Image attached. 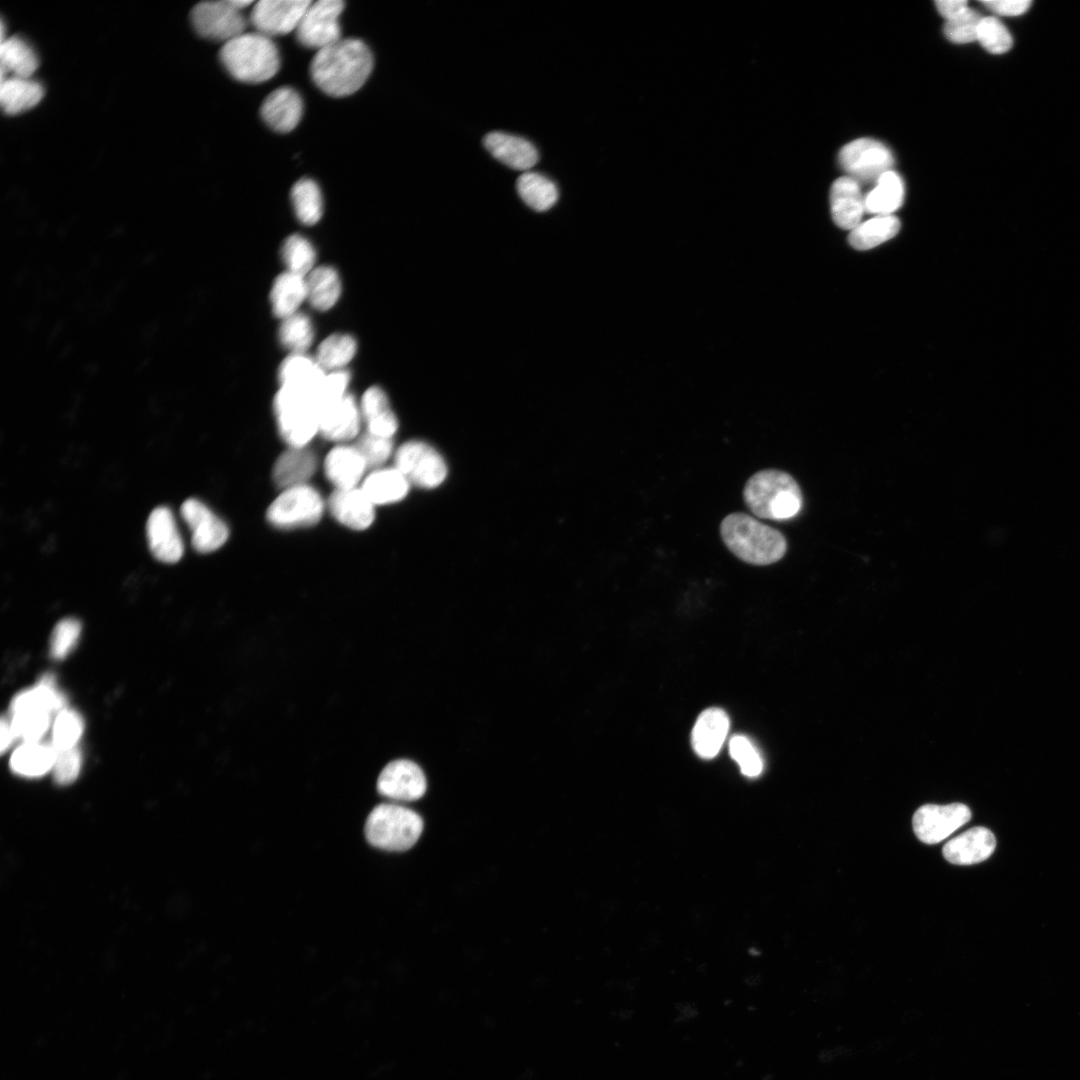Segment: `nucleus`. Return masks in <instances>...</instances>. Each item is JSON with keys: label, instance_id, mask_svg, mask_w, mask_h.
<instances>
[{"label": "nucleus", "instance_id": "1", "mask_svg": "<svg viewBox=\"0 0 1080 1080\" xmlns=\"http://www.w3.org/2000/svg\"><path fill=\"white\" fill-rule=\"evenodd\" d=\"M373 63V55L362 40L345 38L318 50L311 61L310 73L324 93L344 97L363 86Z\"/></svg>", "mask_w": 1080, "mask_h": 1080}, {"label": "nucleus", "instance_id": "2", "mask_svg": "<svg viewBox=\"0 0 1080 1080\" xmlns=\"http://www.w3.org/2000/svg\"><path fill=\"white\" fill-rule=\"evenodd\" d=\"M720 534L737 558L752 565L775 563L787 550V541L779 530L743 512L728 514L720 524Z\"/></svg>", "mask_w": 1080, "mask_h": 1080}, {"label": "nucleus", "instance_id": "3", "mask_svg": "<svg viewBox=\"0 0 1080 1080\" xmlns=\"http://www.w3.org/2000/svg\"><path fill=\"white\" fill-rule=\"evenodd\" d=\"M743 499L755 516L777 521L795 517L803 505L797 481L778 469L754 473L744 486Z\"/></svg>", "mask_w": 1080, "mask_h": 1080}, {"label": "nucleus", "instance_id": "4", "mask_svg": "<svg viewBox=\"0 0 1080 1080\" xmlns=\"http://www.w3.org/2000/svg\"><path fill=\"white\" fill-rule=\"evenodd\" d=\"M219 57L229 74L245 83L267 81L280 67L276 44L258 32H245L224 43Z\"/></svg>", "mask_w": 1080, "mask_h": 1080}, {"label": "nucleus", "instance_id": "5", "mask_svg": "<svg viewBox=\"0 0 1080 1080\" xmlns=\"http://www.w3.org/2000/svg\"><path fill=\"white\" fill-rule=\"evenodd\" d=\"M423 827V820L415 811L395 803H382L369 813L364 833L372 846L402 852L414 846Z\"/></svg>", "mask_w": 1080, "mask_h": 1080}, {"label": "nucleus", "instance_id": "6", "mask_svg": "<svg viewBox=\"0 0 1080 1080\" xmlns=\"http://www.w3.org/2000/svg\"><path fill=\"white\" fill-rule=\"evenodd\" d=\"M273 407L279 433L290 447H305L319 432L320 407L313 394L281 387Z\"/></svg>", "mask_w": 1080, "mask_h": 1080}, {"label": "nucleus", "instance_id": "7", "mask_svg": "<svg viewBox=\"0 0 1080 1080\" xmlns=\"http://www.w3.org/2000/svg\"><path fill=\"white\" fill-rule=\"evenodd\" d=\"M324 511L319 492L307 484L284 489L266 512L269 523L277 528L291 529L316 524Z\"/></svg>", "mask_w": 1080, "mask_h": 1080}, {"label": "nucleus", "instance_id": "8", "mask_svg": "<svg viewBox=\"0 0 1080 1080\" xmlns=\"http://www.w3.org/2000/svg\"><path fill=\"white\" fill-rule=\"evenodd\" d=\"M839 163L850 178L859 182L877 181L891 170L894 158L887 146L871 139L849 142L839 152Z\"/></svg>", "mask_w": 1080, "mask_h": 1080}, {"label": "nucleus", "instance_id": "9", "mask_svg": "<svg viewBox=\"0 0 1080 1080\" xmlns=\"http://www.w3.org/2000/svg\"><path fill=\"white\" fill-rule=\"evenodd\" d=\"M395 467L410 484L421 488L437 487L447 475L442 456L422 441H409L401 445L395 453Z\"/></svg>", "mask_w": 1080, "mask_h": 1080}, {"label": "nucleus", "instance_id": "10", "mask_svg": "<svg viewBox=\"0 0 1080 1080\" xmlns=\"http://www.w3.org/2000/svg\"><path fill=\"white\" fill-rule=\"evenodd\" d=\"M343 9L341 0L311 2L295 30L298 41L318 51L340 40L339 17Z\"/></svg>", "mask_w": 1080, "mask_h": 1080}, {"label": "nucleus", "instance_id": "11", "mask_svg": "<svg viewBox=\"0 0 1080 1080\" xmlns=\"http://www.w3.org/2000/svg\"><path fill=\"white\" fill-rule=\"evenodd\" d=\"M193 26L202 37L224 43L245 33L247 20L232 0L205 1L191 13Z\"/></svg>", "mask_w": 1080, "mask_h": 1080}, {"label": "nucleus", "instance_id": "12", "mask_svg": "<svg viewBox=\"0 0 1080 1080\" xmlns=\"http://www.w3.org/2000/svg\"><path fill=\"white\" fill-rule=\"evenodd\" d=\"M971 819V811L962 803L926 804L913 816L917 838L927 844L941 842Z\"/></svg>", "mask_w": 1080, "mask_h": 1080}, {"label": "nucleus", "instance_id": "13", "mask_svg": "<svg viewBox=\"0 0 1080 1080\" xmlns=\"http://www.w3.org/2000/svg\"><path fill=\"white\" fill-rule=\"evenodd\" d=\"M427 781L421 767L412 760L389 762L377 778L378 792L394 801H415L426 792Z\"/></svg>", "mask_w": 1080, "mask_h": 1080}, {"label": "nucleus", "instance_id": "14", "mask_svg": "<svg viewBox=\"0 0 1080 1080\" xmlns=\"http://www.w3.org/2000/svg\"><path fill=\"white\" fill-rule=\"evenodd\" d=\"M180 513L192 532L191 542L196 551L213 552L227 541V525L201 501L187 499L181 505Z\"/></svg>", "mask_w": 1080, "mask_h": 1080}, {"label": "nucleus", "instance_id": "15", "mask_svg": "<svg viewBox=\"0 0 1080 1080\" xmlns=\"http://www.w3.org/2000/svg\"><path fill=\"white\" fill-rule=\"evenodd\" d=\"M312 1L261 0L255 3L250 22L256 32L268 37L296 30L299 21Z\"/></svg>", "mask_w": 1080, "mask_h": 1080}, {"label": "nucleus", "instance_id": "16", "mask_svg": "<svg viewBox=\"0 0 1080 1080\" xmlns=\"http://www.w3.org/2000/svg\"><path fill=\"white\" fill-rule=\"evenodd\" d=\"M361 418L360 406L346 393L320 407L318 433L331 441L351 440L359 433Z\"/></svg>", "mask_w": 1080, "mask_h": 1080}, {"label": "nucleus", "instance_id": "17", "mask_svg": "<svg viewBox=\"0 0 1080 1080\" xmlns=\"http://www.w3.org/2000/svg\"><path fill=\"white\" fill-rule=\"evenodd\" d=\"M148 545L152 555L165 563H176L183 555V542L171 510L155 508L146 523Z\"/></svg>", "mask_w": 1080, "mask_h": 1080}, {"label": "nucleus", "instance_id": "18", "mask_svg": "<svg viewBox=\"0 0 1080 1080\" xmlns=\"http://www.w3.org/2000/svg\"><path fill=\"white\" fill-rule=\"evenodd\" d=\"M374 504L361 488L335 489L328 500L332 516L342 525L363 530L374 521Z\"/></svg>", "mask_w": 1080, "mask_h": 1080}, {"label": "nucleus", "instance_id": "19", "mask_svg": "<svg viewBox=\"0 0 1080 1080\" xmlns=\"http://www.w3.org/2000/svg\"><path fill=\"white\" fill-rule=\"evenodd\" d=\"M302 113L301 96L288 86L278 87L268 94L260 108L265 123L281 133L293 130L301 120Z\"/></svg>", "mask_w": 1080, "mask_h": 1080}, {"label": "nucleus", "instance_id": "20", "mask_svg": "<svg viewBox=\"0 0 1080 1080\" xmlns=\"http://www.w3.org/2000/svg\"><path fill=\"white\" fill-rule=\"evenodd\" d=\"M996 839L985 827H973L949 840L943 847L947 861L957 865H970L988 859L994 852Z\"/></svg>", "mask_w": 1080, "mask_h": 1080}, {"label": "nucleus", "instance_id": "21", "mask_svg": "<svg viewBox=\"0 0 1080 1080\" xmlns=\"http://www.w3.org/2000/svg\"><path fill=\"white\" fill-rule=\"evenodd\" d=\"M483 144L496 160L515 170L526 172L539 159L537 149L531 142L505 132L488 133L483 139Z\"/></svg>", "mask_w": 1080, "mask_h": 1080}, {"label": "nucleus", "instance_id": "22", "mask_svg": "<svg viewBox=\"0 0 1080 1080\" xmlns=\"http://www.w3.org/2000/svg\"><path fill=\"white\" fill-rule=\"evenodd\" d=\"M864 198L854 179L844 176L835 180L830 190V208L836 225L847 230L858 226L865 212Z\"/></svg>", "mask_w": 1080, "mask_h": 1080}, {"label": "nucleus", "instance_id": "23", "mask_svg": "<svg viewBox=\"0 0 1080 1080\" xmlns=\"http://www.w3.org/2000/svg\"><path fill=\"white\" fill-rule=\"evenodd\" d=\"M729 731V718L720 708L704 710L696 720L691 742L695 753L704 759L714 758Z\"/></svg>", "mask_w": 1080, "mask_h": 1080}, {"label": "nucleus", "instance_id": "24", "mask_svg": "<svg viewBox=\"0 0 1080 1080\" xmlns=\"http://www.w3.org/2000/svg\"><path fill=\"white\" fill-rule=\"evenodd\" d=\"M325 375L315 359L305 353H291L280 364L278 378L281 387L307 392L317 399Z\"/></svg>", "mask_w": 1080, "mask_h": 1080}, {"label": "nucleus", "instance_id": "25", "mask_svg": "<svg viewBox=\"0 0 1080 1080\" xmlns=\"http://www.w3.org/2000/svg\"><path fill=\"white\" fill-rule=\"evenodd\" d=\"M366 468L365 460L355 446L334 447L324 462L326 477L336 489L356 487Z\"/></svg>", "mask_w": 1080, "mask_h": 1080}, {"label": "nucleus", "instance_id": "26", "mask_svg": "<svg viewBox=\"0 0 1080 1080\" xmlns=\"http://www.w3.org/2000/svg\"><path fill=\"white\" fill-rule=\"evenodd\" d=\"M361 416L368 433L391 438L396 433L398 421L390 408L386 393L378 386L368 388L360 403Z\"/></svg>", "mask_w": 1080, "mask_h": 1080}, {"label": "nucleus", "instance_id": "27", "mask_svg": "<svg viewBox=\"0 0 1080 1080\" xmlns=\"http://www.w3.org/2000/svg\"><path fill=\"white\" fill-rule=\"evenodd\" d=\"M315 468L316 459L310 450L305 447H290L276 460L272 476L278 487L287 489L305 484Z\"/></svg>", "mask_w": 1080, "mask_h": 1080}, {"label": "nucleus", "instance_id": "28", "mask_svg": "<svg viewBox=\"0 0 1080 1080\" xmlns=\"http://www.w3.org/2000/svg\"><path fill=\"white\" fill-rule=\"evenodd\" d=\"M409 487V481L394 466L373 471L363 481L361 489L374 505H384L403 499Z\"/></svg>", "mask_w": 1080, "mask_h": 1080}, {"label": "nucleus", "instance_id": "29", "mask_svg": "<svg viewBox=\"0 0 1080 1080\" xmlns=\"http://www.w3.org/2000/svg\"><path fill=\"white\" fill-rule=\"evenodd\" d=\"M43 96L42 85L32 78L8 76L1 80L0 104L6 114L27 111L35 107Z\"/></svg>", "mask_w": 1080, "mask_h": 1080}, {"label": "nucleus", "instance_id": "30", "mask_svg": "<svg viewBox=\"0 0 1080 1080\" xmlns=\"http://www.w3.org/2000/svg\"><path fill=\"white\" fill-rule=\"evenodd\" d=\"M307 299L306 278L286 271L273 282L270 302L273 314L283 320L297 313L299 306Z\"/></svg>", "mask_w": 1080, "mask_h": 1080}, {"label": "nucleus", "instance_id": "31", "mask_svg": "<svg viewBox=\"0 0 1080 1080\" xmlns=\"http://www.w3.org/2000/svg\"><path fill=\"white\" fill-rule=\"evenodd\" d=\"M64 697L55 685L52 674H45L38 685L16 695L11 702V714L26 711H44L53 713L61 711L64 706Z\"/></svg>", "mask_w": 1080, "mask_h": 1080}, {"label": "nucleus", "instance_id": "32", "mask_svg": "<svg viewBox=\"0 0 1080 1080\" xmlns=\"http://www.w3.org/2000/svg\"><path fill=\"white\" fill-rule=\"evenodd\" d=\"M1 80L8 76L31 78L39 65L36 53L22 38L11 36L0 45Z\"/></svg>", "mask_w": 1080, "mask_h": 1080}, {"label": "nucleus", "instance_id": "33", "mask_svg": "<svg viewBox=\"0 0 1080 1080\" xmlns=\"http://www.w3.org/2000/svg\"><path fill=\"white\" fill-rule=\"evenodd\" d=\"M904 200V184L895 171L882 174L875 187L865 196V211L870 214L892 215Z\"/></svg>", "mask_w": 1080, "mask_h": 1080}, {"label": "nucleus", "instance_id": "34", "mask_svg": "<svg viewBox=\"0 0 1080 1080\" xmlns=\"http://www.w3.org/2000/svg\"><path fill=\"white\" fill-rule=\"evenodd\" d=\"M55 750L52 745L24 742L10 758L11 769L22 776L39 777L53 768Z\"/></svg>", "mask_w": 1080, "mask_h": 1080}, {"label": "nucleus", "instance_id": "35", "mask_svg": "<svg viewBox=\"0 0 1080 1080\" xmlns=\"http://www.w3.org/2000/svg\"><path fill=\"white\" fill-rule=\"evenodd\" d=\"M307 299L311 306L319 311L332 308L341 295V281L338 272L331 266L313 269L306 278Z\"/></svg>", "mask_w": 1080, "mask_h": 1080}, {"label": "nucleus", "instance_id": "36", "mask_svg": "<svg viewBox=\"0 0 1080 1080\" xmlns=\"http://www.w3.org/2000/svg\"><path fill=\"white\" fill-rule=\"evenodd\" d=\"M516 188L521 199L538 212L552 208L559 197L556 184L538 172L522 173L516 181Z\"/></svg>", "mask_w": 1080, "mask_h": 1080}, {"label": "nucleus", "instance_id": "37", "mask_svg": "<svg viewBox=\"0 0 1080 1080\" xmlns=\"http://www.w3.org/2000/svg\"><path fill=\"white\" fill-rule=\"evenodd\" d=\"M900 229L894 215H878L860 223L849 234V243L857 250L874 248L893 238Z\"/></svg>", "mask_w": 1080, "mask_h": 1080}, {"label": "nucleus", "instance_id": "38", "mask_svg": "<svg viewBox=\"0 0 1080 1080\" xmlns=\"http://www.w3.org/2000/svg\"><path fill=\"white\" fill-rule=\"evenodd\" d=\"M291 201L298 220L305 225L316 224L323 212V199L318 184L310 178L298 180L291 189Z\"/></svg>", "mask_w": 1080, "mask_h": 1080}, {"label": "nucleus", "instance_id": "39", "mask_svg": "<svg viewBox=\"0 0 1080 1080\" xmlns=\"http://www.w3.org/2000/svg\"><path fill=\"white\" fill-rule=\"evenodd\" d=\"M356 351L357 342L353 336L336 333L321 342L315 360L324 371L341 370L353 359Z\"/></svg>", "mask_w": 1080, "mask_h": 1080}, {"label": "nucleus", "instance_id": "40", "mask_svg": "<svg viewBox=\"0 0 1080 1080\" xmlns=\"http://www.w3.org/2000/svg\"><path fill=\"white\" fill-rule=\"evenodd\" d=\"M278 336L282 346L291 353H305L314 338V328L310 317L297 312L283 319Z\"/></svg>", "mask_w": 1080, "mask_h": 1080}, {"label": "nucleus", "instance_id": "41", "mask_svg": "<svg viewBox=\"0 0 1080 1080\" xmlns=\"http://www.w3.org/2000/svg\"><path fill=\"white\" fill-rule=\"evenodd\" d=\"M281 257L287 271L304 276L313 269L316 252L312 243L302 235L293 234L283 243Z\"/></svg>", "mask_w": 1080, "mask_h": 1080}, {"label": "nucleus", "instance_id": "42", "mask_svg": "<svg viewBox=\"0 0 1080 1080\" xmlns=\"http://www.w3.org/2000/svg\"><path fill=\"white\" fill-rule=\"evenodd\" d=\"M83 729V720L76 711L62 709L58 712L52 726V747L54 750L76 747Z\"/></svg>", "mask_w": 1080, "mask_h": 1080}, {"label": "nucleus", "instance_id": "43", "mask_svg": "<svg viewBox=\"0 0 1080 1080\" xmlns=\"http://www.w3.org/2000/svg\"><path fill=\"white\" fill-rule=\"evenodd\" d=\"M977 41L991 54H1003L1012 47L1013 39L1005 25L996 17H983L977 30Z\"/></svg>", "mask_w": 1080, "mask_h": 1080}, {"label": "nucleus", "instance_id": "44", "mask_svg": "<svg viewBox=\"0 0 1080 1080\" xmlns=\"http://www.w3.org/2000/svg\"><path fill=\"white\" fill-rule=\"evenodd\" d=\"M51 713L44 711H26L12 714L10 719L16 739L24 742H38L50 726Z\"/></svg>", "mask_w": 1080, "mask_h": 1080}, {"label": "nucleus", "instance_id": "45", "mask_svg": "<svg viewBox=\"0 0 1080 1080\" xmlns=\"http://www.w3.org/2000/svg\"><path fill=\"white\" fill-rule=\"evenodd\" d=\"M729 751L743 775L754 778L762 773L763 759L750 739L743 735L733 736L729 741Z\"/></svg>", "mask_w": 1080, "mask_h": 1080}, {"label": "nucleus", "instance_id": "46", "mask_svg": "<svg viewBox=\"0 0 1080 1080\" xmlns=\"http://www.w3.org/2000/svg\"><path fill=\"white\" fill-rule=\"evenodd\" d=\"M982 16L975 10L967 8L959 15L946 20L944 26L945 36L953 43L965 44L977 40V30Z\"/></svg>", "mask_w": 1080, "mask_h": 1080}, {"label": "nucleus", "instance_id": "47", "mask_svg": "<svg viewBox=\"0 0 1080 1080\" xmlns=\"http://www.w3.org/2000/svg\"><path fill=\"white\" fill-rule=\"evenodd\" d=\"M81 632V624L74 618L58 622L50 639V653L55 659H63L74 647Z\"/></svg>", "mask_w": 1080, "mask_h": 1080}, {"label": "nucleus", "instance_id": "48", "mask_svg": "<svg viewBox=\"0 0 1080 1080\" xmlns=\"http://www.w3.org/2000/svg\"><path fill=\"white\" fill-rule=\"evenodd\" d=\"M355 447L362 455L368 467H378L391 456L393 443L391 438L366 432L357 441Z\"/></svg>", "mask_w": 1080, "mask_h": 1080}, {"label": "nucleus", "instance_id": "49", "mask_svg": "<svg viewBox=\"0 0 1080 1080\" xmlns=\"http://www.w3.org/2000/svg\"><path fill=\"white\" fill-rule=\"evenodd\" d=\"M81 768V754L77 747L55 750V760L53 765L54 779L58 784H69L73 782Z\"/></svg>", "mask_w": 1080, "mask_h": 1080}, {"label": "nucleus", "instance_id": "50", "mask_svg": "<svg viewBox=\"0 0 1080 1080\" xmlns=\"http://www.w3.org/2000/svg\"><path fill=\"white\" fill-rule=\"evenodd\" d=\"M350 379L351 375L345 369L330 371L326 374L317 393L319 407L345 395Z\"/></svg>", "mask_w": 1080, "mask_h": 1080}, {"label": "nucleus", "instance_id": "51", "mask_svg": "<svg viewBox=\"0 0 1080 1080\" xmlns=\"http://www.w3.org/2000/svg\"><path fill=\"white\" fill-rule=\"evenodd\" d=\"M986 8L998 15L1018 16L1031 6L1030 0H986L981 2Z\"/></svg>", "mask_w": 1080, "mask_h": 1080}, {"label": "nucleus", "instance_id": "52", "mask_svg": "<svg viewBox=\"0 0 1080 1080\" xmlns=\"http://www.w3.org/2000/svg\"><path fill=\"white\" fill-rule=\"evenodd\" d=\"M938 12L946 20H949L968 8L965 0H938L935 2Z\"/></svg>", "mask_w": 1080, "mask_h": 1080}, {"label": "nucleus", "instance_id": "53", "mask_svg": "<svg viewBox=\"0 0 1080 1080\" xmlns=\"http://www.w3.org/2000/svg\"><path fill=\"white\" fill-rule=\"evenodd\" d=\"M0 736H1L0 748H1V752L4 753L11 746V744L16 740L15 735H14L13 730H12L11 722H10L9 719L2 718L1 724H0Z\"/></svg>", "mask_w": 1080, "mask_h": 1080}]
</instances>
